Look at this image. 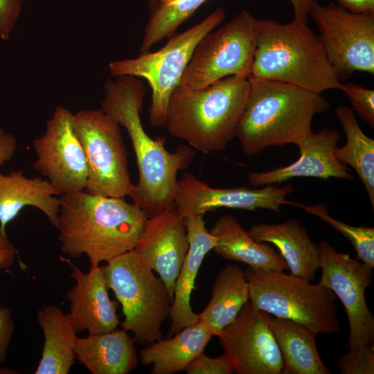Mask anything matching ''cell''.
Returning <instances> with one entry per match:
<instances>
[{"mask_svg": "<svg viewBox=\"0 0 374 374\" xmlns=\"http://www.w3.org/2000/svg\"><path fill=\"white\" fill-rule=\"evenodd\" d=\"M117 78L105 82L101 107L129 135L139 171L138 182L130 197L150 217L174 206L177 174L190 165L195 152L179 145L170 152L163 141L151 138L140 116L145 92L143 83L132 75Z\"/></svg>", "mask_w": 374, "mask_h": 374, "instance_id": "cell-1", "label": "cell"}, {"mask_svg": "<svg viewBox=\"0 0 374 374\" xmlns=\"http://www.w3.org/2000/svg\"><path fill=\"white\" fill-rule=\"evenodd\" d=\"M58 240L71 258L86 254L91 267L98 266L136 247L148 218L125 198L84 190L60 195Z\"/></svg>", "mask_w": 374, "mask_h": 374, "instance_id": "cell-2", "label": "cell"}, {"mask_svg": "<svg viewBox=\"0 0 374 374\" xmlns=\"http://www.w3.org/2000/svg\"><path fill=\"white\" fill-rule=\"evenodd\" d=\"M249 80L247 102L235 132L248 156L270 146H299L313 133L314 116L330 106L321 93L292 84L253 77Z\"/></svg>", "mask_w": 374, "mask_h": 374, "instance_id": "cell-3", "label": "cell"}, {"mask_svg": "<svg viewBox=\"0 0 374 374\" xmlns=\"http://www.w3.org/2000/svg\"><path fill=\"white\" fill-rule=\"evenodd\" d=\"M254 31L256 44L249 77L278 80L317 93L341 90L342 83L319 36L306 22L294 17L285 24L256 19Z\"/></svg>", "mask_w": 374, "mask_h": 374, "instance_id": "cell-4", "label": "cell"}, {"mask_svg": "<svg viewBox=\"0 0 374 374\" xmlns=\"http://www.w3.org/2000/svg\"><path fill=\"white\" fill-rule=\"evenodd\" d=\"M249 87L244 75L228 76L200 89L179 84L171 94L164 128L202 152L223 150L235 137Z\"/></svg>", "mask_w": 374, "mask_h": 374, "instance_id": "cell-5", "label": "cell"}, {"mask_svg": "<svg viewBox=\"0 0 374 374\" xmlns=\"http://www.w3.org/2000/svg\"><path fill=\"white\" fill-rule=\"evenodd\" d=\"M244 274L253 308L301 323L317 334L339 332L336 296L329 288L284 271L247 266Z\"/></svg>", "mask_w": 374, "mask_h": 374, "instance_id": "cell-6", "label": "cell"}, {"mask_svg": "<svg viewBox=\"0 0 374 374\" xmlns=\"http://www.w3.org/2000/svg\"><path fill=\"white\" fill-rule=\"evenodd\" d=\"M108 289L122 306L123 330L134 335L139 345L163 338L161 325L170 317L173 299L163 280L134 250L102 267Z\"/></svg>", "mask_w": 374, "mask_h": 374, "instance_id": "cell-7", "label": "cell"}, {"mask_svg": "<svg viewBox=\"0 0 374 374\" xmlns=\"http://www.w3.org/2000/svg\"><path fill=\"white\" fill-rule=\"evenodd\" d=\"M224 17V10L218 8L199 23L168 37L166 44L160 50L109 64L110 73L114 77L132 75L144 78L149 83L152 98L148 111L152 127H165L171 94L179 85L197 44Z\"/></svg>", "mask_w": 374, "mask_h": 374, "instance_id": "cell-8", "label": "cell"}, {"mask_svg": "<svg viewBox=\"0 0 374 374\" xmlns=\"http://www.w3.org/2000/svg\"><path fill=\"white\" fill-rule=\"evenodd\" d=\"M73 125L88 167L84 191L106 197H130L134 184L120 125L102 109L73 114Z\"/></svg>", "mask_w": 374, "mask_h": 374, "instance_id": "cell-9", "label": "cell"}, {"mask_svg": "<svg viewBox=\"0 0 374 374\" xmlns=\"http://www.w3.org/2000/svg\"><path fill=\"white\" fill-rule=\"evenodd\" d=\"M256 18L247 10L197 44L180 85L200 89L228 76L249 77L254 51Z\"/></svg>", "mask_w": 374, "mask_h": 374, "instance_id": "cell-10", "label": "cell"}, {"mask_svg": "<svg viewBox=\"0 0 374 374\" xmlns=\"http://www.w3.org/2000/svg\"><path fill=\"white\" fill-rule=\"evenodd\" d=\"M339 80L355 71L374 74V12H351L335 3L315 1L310 12Z\"/></svg>", "mask_w": 374, "mask_h": 374, "instance_id": "cell-11", "label": "cell"}, {"mask_svg": "<svg viewBox=\"0 0 374 374\" xmlns=\"http://www.w3.org/2000/svg\"><path fill=\"white\" fill-rule=\"evenodd\" d=\"M318 244L321 269L319 283L329 288L345 308L349 325V350L373 346L374 317L366 300V290L372 283L373 269L337 251L327 241Z\"/></svg>", "mask_w": 374, "mask_h": 374, "instance_id": "cell-12", "label": "cell"}, {"mask_svg": "<svg viewBox=\"0 0 374 374\" xmlns=\"http://www.w3.org/2000/svg\"><path fill=\"white\" fill-rule=\"evenodd\" d=\"M72 114L57 107L45 132L33 141L32 167L45 176L60 195L83 191L88 177L84 152L73 125Z\"/></svg>", "mask_w": 374, "mask_h": 374, "instance_id": "cell-13", "label": "cell"}, {"mask_svg": "<svg viewBox=\"0 0 374 374\" xmlns=\"http://www.w3.org/2000/svg\"><path fill=\"white\" fill-rule=\"evenodd\" d=\"M292 191L290 184L281 187L271 184L256 188H217L186 172L177 181L174 206L183 218L193 215H204L219 208L247 211L264 208L280 212L283 205H295L286 199Z\"/></svg>", "mask_w": 374, "mask_h": 374, "instance_id": "cell-14", "label": "cell"}, {"mask_svg": "<svg viewBox=\"0 0 374 374\" xmlns=\"http://www.w3.org/2000/svg\"><path fill=\"white\" fill-rule=\"evenodd\" d=\"M238 374H281L283 360L262 311L247 303L217 336Z\"/></svg>", "mask_w": 374, "mask_h": 374, "instance_id": "cell-15", "label": "cell"}, {"mask_svg": "<svg viewBox=\"0 0 374 374\" xmlns=\"http://www.w3.org/2000/svg\"><path fill=\"white\" fill-rule=\"evenodd\" d=\"M188 247L184 218L172 206L147 219L134 251L158 274L173 299L175 282Z\"/></svg>", "mask_w": 374, "mask_h": 374, "instance_id": "cell-16", "label": "cell"}, {"mask_svg": "<svg viewBox=\"0 0 374 374\" xmlns=\"http://www.w3.org/2000/svg\"><path fill=\"white\" fill-rule=\"evenodd\" d=\"M341 134L329 127L312 133L299 145V157L294 163L266 172H250L248 181L254 187H262L295 177H330L351 180L348 168L336 157L335 151Z\"/></svg>", "mask_w": 374, "mask_h": 374, "instance_id": "cell-17", "label": "cell"}, {"mask_svg": "<svg viewBox=\"0 0 374 374\" xmlns=\"http://www.w3.org/2000/svg\"><path fill=\"white\" fill-rule=\"evenodd\" d=\"M66 260L75 281L66 297L71 303L69 314L77 332L87 330L89 334H100L116 330L120 323L118 303L109 298L102 267H91L89 272L84 273Z\"/></svg>", "mask_w": 374, "mask_h": 374, "instance_id": "cell-18", "label": "cell"}, {"mask_svg": "<svg viewBox=\"0 0 374 374\" xmlns=\"http://www.w3.org/2000/svg\"><path fill=\"white\" fill-rule=\"evenodd\" d=\"M189 247L175 282L170 309L169 337L198 321L199 314L190 306V295L206 255L215 246L217 238L206 227L204 215L184 218Z\"/></svg>", "mask_w": 374, "mask_h": 374, "instance_id": "cell-19", "label": "cell"}, {"mask_svg": "<svg viewBox=\"0 0 374 374\" xmlns=\"http://www.w3.org/2000/svg\"><path fill=\"white\" fill-rule=\"evenodd\" d=\"M248 232L256 240L276 246L290 274L311 282L314 280L320 268L319 244L310 239L299 221L292 219L278 224H257Z\"/></svg>", "mask_w": 374, "mask_h": 374, "instance_id": "cell-20", "label": "cell"}, {"mask_svg": "<svg viewBox=\"0 0 374 374\" xmlns=\"http://www.w3.org/2000/svg\"><path fill=\"white\" fill-rule=\"evenodd\" d=\"M57 195L60 194L47 179L28 178L21 170L0 173V230L6 234V225L26 206L42 211L56 228L60 210Z\"/></svg>", "mask_w": 374, "mask_h": 374, "instance_id": "cell-21", "label": "cell"}, {"mask_svg": "<svg viewBox=\"0 0 374 374\" xmlns=\"http://www.w3.org/2000/svg\"><path fill=\"white\" fill-rule=\"evenodd\" d=\"M209 231L217 238L213 251L225 259L253 268L288 270L285 260L269 243L253 239L231 215L220 217Z\"/></svg>", "mask_w": 374, "mask_h": 374, "instance_id": "cell-22", "label": "cell"}, {"mask_svg": "<svg viewBox=\"0 0 374 374\" xmlns=\"http://www.w3.org/2000/svg\"><path fill=\"white\" fill-rule=\"evenodd\" d=\"M135 343L125 330L89 334L78 337L75 355L92 374H127L139 361Z\"/></svg>", "mask_w": 374, "mask_h": 374, "instance_id": "cell-23", "label": "cell"}, {"mask_svg": "<svg viewBox=\"0 0 374 374\" xmlns=\"http://www.w3.org/2000/svg\"><path fill=\"white\" fill-rule=\"evenodd\" d=\"M262 314L281 353L283 374L331 373L318 352L316 332L296 321Z\"/></svg>", "mask_w": 374, "mask_h": 374, "instance_id": "cell-24", "label": "cell"}, {"mask_svg": "<svg viewBox=\"0 0 374 374\" xmlns=\"http://www.w3.org/2000/svg\"><path fill=\"white\" fill-rule=\"evenodd\" d=\"M174 335L157 340L140 350V362L144 366L152 365V374L185 371L190 362L204 352L213 337L199 320Z\"/></svg>", "mask_w": 374, "mask_h": 374, "instance_id": "cell-25", "label": "cell"}, {"mask_svg": "<svg viewBox=\"0 0 374 374\" xmlns=\"http://www.w3.org/2000/svg\"><path fill=\"white\" fill-rule=\"evenodd\" d=\"M44 342L35 374H67L74 364L77 331L69 314L55 305H46L37 314Z\"/></svg>", "mask_w": 374, "mask_h": 374, "instance_id": "cell-26", "label": "cell"}, {"mask_svg": "<svg viewBox=\"0 0 374 374\" xmlns=\"http://www.w3.org/2000/svg\"><path fill=\"white\" fill-rule=\"evenodd\" d=\"M249 301V285L244 271L237 265L228 264L215 276L211 299L199 314L198 320L213 336L217 337Z\"/></svg>", "mask_w": 374, "mask_h": 374, "instance_id": "cell-27", "label": "cell"}, {"mask_svg": "<svg viewBox=\"0 0 374 374\" xmlns=\"http://www.w3.org/2000/svg\"><path fill=\"white\" fill-rule=\"evenodd\" d=\"M335 113L346 134L344 146L336 148L337 159L351 166L358 175L366 190L374 209V141L360 127L355 112L347 106L340 105Z\"/></svg>", "mask_w": 374, "mask_h": 374, "instance_id": "cell-28", "label": "cell"}, {"mask_svg": "<svg viewBox=\"0 0 374 374\" xmlns=\"http://www.w3.org/2000/svg\"><path fill=\"white\" fill-rule=\"evenodd\" d=\"M208 0H148L149 17L140 52H148L152 46L176 33L181 24Z\"/></svg>", "mask_w": 374, "mask_h": 374, "instance_id": "cell-29", "label": "cell"}, {"mask_svg": "<svg viewBox=\"0 0 374 374\" xmlns=\"http://www.w3.org/2000/svg\"><path fill=\"white\" fill-rule=\"evenodd\" d=\"M294 206L319 217L341 233L353 244L357 253V259L369 268H374L373 227L355 226L338 220L330 215L327 207L321 203L314 205L295 203Z\"/></svg>", "mask_w": 374, "mask_h": 374, "instance_id": "cell-30", "label": "cell"}, {"mask_svg": "<svg viewBox=\"0 0 374 374\" xmlns=\"http://www.w3.org/2000/svg\"><path fill=\"white\" fill-rule=\"evenodd\" d=\"M337 366L341 374H373V346L349 350L339 357Z\"/></svg>", "mask_w": 374, "mask_h": 374, "instance_id": "cell-31", "label": "cell"}, {"mask_svg": "<svg viewBox=\"0 0 374 374\" xmlns=\"http://www.w3.org/2000/svg\"><path fill=\"white\" fill-rule=\"evenodd\" d=\"M341 90L348 98L353 112L373 128L374 91L352 82L342 84Z\"/></svg>", "mask_w": 374, "mask_h": 374, "instance_id": "cell-32", "label": "cell"}, {"mask_svg": "<svg viewBox=\"0 0 374 374\" xmlns=\"http://www.w3.org/2000/svg\"><path fill=\"white\" fill-rule=\"evenodd\" d=\"M185 371L187 374H231L235 373V369L226 353L210 357L203 352L190 362Z\"/></svg>", "mask_w": 374, "mask_h": 374, "instance_id": "cell-33", "label": "cell"}, {"mask_svg": "<svg viewBox=\"0 0 374 374\" xmlns=\"http://www.w3.org/2000/svg\"><path fill=\"white\" fill-rule=\"evenodd\" d=\"M23 0H0V37L9 39L21 8Z\"/></svg>", "mask_w": 374, "mask_h": 374, "instance_id": "cell-34", "label": "cell"}, {"mask_svg": "<svg viewBox=\"0 0 374 374\" xmlns=\"http://www.w3.org/2000/svg\"><path fill=\"white\" fill-rule=\"evenodd\" d=\"M13 332V322L10 312L5 308H0V362L5 359L6 351Z\"/></svg>", "mask_w": 374, "mask_h": 374, "instance_id": "cell-35", "label": "cell"}, {"mask_svg": "<svg viewBox=\"0 0 374 374\" xmlns=\"http://www.w3.org/2000/svg\"><path fill=\"white\" fill-rule=\"evenodd\" d=\"M17 148L16 138L0 127V166L10 161Z\"/></svg>", "mask_w": 374, "mask_h": 374, "instance_id": "cell-36", "label": "cell"}, {"mask_svg": "<svg viewBox=\"0 0 374 374\" xmlns=\"http://www.w3.org/2000/svg\"><path fill=\"white\" fill-rule=\"evenodd\" d=\"M292 4L294 17L308 22L310 10L315 0H289Z\"/></svg>", "mask_w": 374, "mask_h": 374, "instance_id": "cell-37", "label": "cell"}, {"mask_svg": "<svg viewBox=\"0 0 374 374\" xmlns=\"http://www.w3.org/2000/svg\"><path fill=\"white\" fill-rule=\"evenodd\" d=\"M336 3L343 8L354 13L368 12L364 0H335Z\"/></svg>", "mask_w": 374, "mask_h": 374, "instance_id": "cell-38", "label": "cell"}, {"mask_svg": "<svg viewBox=\"0 0 374 374\" xmlns=\"http://www.w3.org/2000/svg\"><path fill=\"white\" fill-rule=\"evenodd\" d=\"M15 250L0 249V268L10 267L14 260Z\"/></svg>", "mask_w": 374, "mask_h": 374, "instance_id": "cell-39", "label": "cell"}, {"mask_svg": "<svg viewBox=\"0 0 374 374\" xmlns=\"http://www.w3.org/2000/svg\"><path fill=\"white\" fill-rule=\"evenodd\" d=\"M0 249H14L12 244L8 240L6 234L0 230Z\"/></svg>", "mask_w": 374, "mask_h": 374, "instance_id": "cell-40", "label": "cell"}, {"mask_svg": "<svg viewBox=\"0 0 374 374\" xmlns=\"http://www.w3.org/2000/svg\"><path fill=\"white\" fill-rule=\"evenodd\" d=\"M368 12H374V0H364Z\"/></svg>", "mask_w": 374, "mask_h": 374, "instance_id": "cell-41", "label": "cell"}, {"mask_svg": "<svg viewBox=\"0 0 374 374\" xmlns=\"http://www.w3.org/2000/svg\"><path fill=\"white\" fill-rule=\"evenodd\" d=\"M4 370L3 369H0V371L3 373Z\"/></svg>", "mask_w": 374, "mask_h": 374, "instance_id": "cell-42", "label": "cell"}]
</instances>
